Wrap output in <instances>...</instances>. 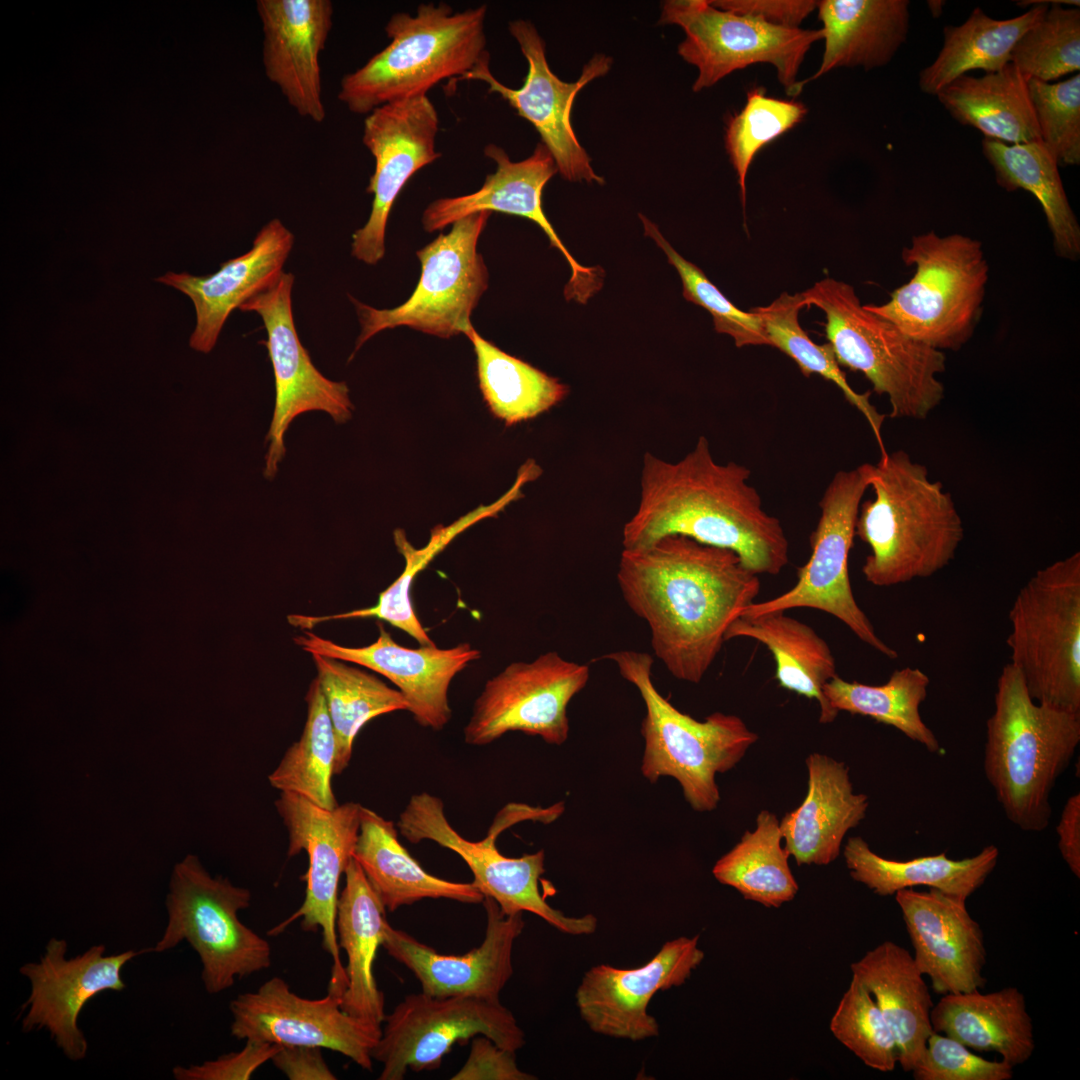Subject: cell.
Instances as JSON below:
<instances>
[{"mask_svg":"<svg viewBox=\"0 0 1080 1080\" xmlns=\"http://www.w3.org/2000/svg\"><path fill=\"white\" fill-rule=\"evenodd\" d=\"M843 856L851 878L879 896L927 886L967 900L995 869L999 850L988 845L978 854L960 860L942 852L898 861L878 855L862 837L855 836L847 840Z\"/></svg>","mask_w":1080,"mask_h":1080,"instance_id":"cell-36","label":"cell"},{"mask_svg":"<svg viewBox=\"0 0 1080 1080\" xmlns=\"http://www.w3.org/2000/svg\"><path fill=\"white\" fill-rule=\"evenodd\" d=\"M1041 141L1059 165L1080 164V74L1058 83L1027 80Z\"/></svg>","mask_w":1080,"mask_h":1080,"instance_id":"cell-52","label":"cell"},{"mask_svg":"<svg viewBox=\"0 0 1080 1080\" xmlns=\"http://www.w3.org/2000/svg\"><path fill=\"white\" fill-rule=\"evenodd\" d=\"M307 719L300 739L285 752L269 775L272 787L300 795L333 809L339 804L332 790L336 741L324 695L315 679L306 695Z\"/></svg>","mask_w":1080,"mask_h":1080,"instance_id":"cell-47","label":"cell"},{"mask_svg":"<svg viewBox=\"0 0 1080 1080\" xmlns=\"http://www.w3.org/2000/svg\"><path fill=\"white\" fill-rule=\"evenodd\" d=\"M386 907L352 858L345 870V886L337 905L336 931L339 948L347 957V986L340 1006L348 1014L382 1025L384 993L378 988L373 965L388 924Z\"/></svg>","mask_w":1080,"mask_h":1080,"instance_id":"cell-34","label":"cell"},{"mask_svg":"<svg viewBox=\"0 0 1080 1080\" xmlns=\"http://www.w3.org/2000/svg\"><path fill=\"white\" fill-rule=\"evenodd\" d=\"M589 666L555 651L531 662H513L489 679L464 728L467 744H489L510 731L563 744L569 735L567 707L587 684Z\"/></svg>","mask_w":1080,"mask_h":1080,"instance_id":"cell-17","label":"cell"},{"mask_svg":"<svg viewBox=\"0 0 1080 1080\" xmlns=\"http://www.w3.org/2000/svg\"><path fill=\"white\" fill-rule=\"evenodd\" d=\"M439 117L427 95L391 102L367 114L362 141L375 161L366 188L373 194L365 225L352 235L351 254L369 265L385 254V232L394 202L409 179L441 154L435 142Z\"/></svg>","mask_w":1080,"mask_h":1080,"instance_id":"cell-21","label":"cell"},{"mask_svg":"<svg viewBox=\"0 0 1080 1080\" xmlns=\"http://www.w3.org/2000/svg\"><path fill=\"white\" fill-rule=\"evenodd\" d=\"M476 354L479 387L490 411L507 425L546 412L569 393L567 385L499 349L470 325L464 332Z\"/></svg>","mask_w":1080,"mask_h":1080,"instance_id":"cell-43","label":"cell"},{"mask_svg":"<svg viewBox=\"0 0 1080 1080\" xmlns=\"http://www.w3.org/2000/svg\"><path fill=\"white\" fill-rule=\"evenodd\" d=\"M486 15V5L454 12L445 3H422L415 16L393 14L385 26L390 43L343 76L339 101L367 115L391 102L425 96L447 78L460 80L489 55Z\"/></svg>","mask_w":1080,"mask_h":1080,"instance_id":"cell-5","label":"cell"},{"mask_svg":"<svg viewBox=\"0 0 1080 1080\" xmlns=\"http://www.w3.org/2000/svg\"><path fill=\"white\" fill-rule=\"evenodd\" d=\"M519 495L518 489L513 487L495 504L480 507L447 527L440 526L433 529L428 544L421 549L414 548L407 540L404 531L396 529L394 531V542L405 559V567L401 575L379 594L378 601L374 606L329 616L293 615V625L311 629L315 625L329 620L377 618L409 634L420 645H435L419 621L411 603L410 592L415 577L459 533L478 520L493 516L510 501L517 499Z\"/></svg>","mask_w":1080,"mask_h":1080,"instance_id":"cell-42","label":"cell"},{"mask_svg":"<svg viewBox=\"0 0 1080 1080\" xmlns=\"http://www.w3.org/2000/svg\"><path fill=\"white\" fill-rule=\"evenodd\" d=\"M491 214L481 211L457 220L449 233L416 252L420 279L401 305L377 309L349 296L361 326L351 357L377 333L400 326L441 338L464 334L488 288V270L477 243Z\"/></svg>","mask_w":1080,"mask_h":1080,"instance_id":"cell-11","label":"cell"},{"mask_svg":"<svg viewBox=\"0 0 1080 1080\" xmlns=\"http://www.w3.org/2000/svg\"><path fill=\"white\" fill-rule=\"evenodd\" d=\"M66 940L51 938L38 962H29L19 969L31 985L23 1008L22 1029L26 1032L46 1029L58 1048L71 1061L86 1057L88 1043L78 1026V1018L86 1003L103 991H122L126 984L122 968L133 958L149 953L126 950L105 955L102 944L89 947L84 953L66 958Z\"/></svg>","mask_w":1080,"mask_h":1080,"instance_id":"cell-22","label":"cell"},{"mask_svg":"<svg viewBox=\"0 0 1080 1080\" xmlns=\"http://www.w3.org/2000/svg\"><path fill=\"white\" fill-rule=\"evenodd\" d=\"M929 676L919 668L895 670L882 685L846 681L838 675L824 686L829 705L837 712L868 716L892 726L930 753H939L941 745L920 714L926 700Z\"/></svg>","mask_w":1080,"mask_h":1080,"instance_id":"cell-45","label":"cell"},{"mask_svg":"<svg viewBox=\"0 0 1080 1080\" xmlns=\"http://www.w3.org/2000/svg\"><path fill=\"white\" fill-rule=\"evenodd\" d=\"M378 628L376 641L363 647L342 646L308 631L294 641L312 655L355 663L383 675L404 695L408 711L419 725L443 729L452 714L450 683L470 662L480 658V651L469 643L447 649L435 645L408 648L396 643L382 624Z\"/></svg>","mask_w":1080,"mask_h":1080,"instance_id":"cell-25","label":"cell"},{"mask_svg":"<svg viewBox=\"0 0 1080 1080\" xmlns=\"http://www.w3.org/2000/svg\"><path fill=\"white\" fill-rule=\"evenodd\" d=\"M960 124L1011 144L1041 141L1027 79L1009 63L981 77L962 75L937 93Z\"/></svg>","mask_w":1080,"mask_h":1080,"instance_id":"cell-39","label":"cell"},{"mask_svg":"<svg viewBox=\"0 0 1080 1080\" xmlns=\"http://www.w3.org/2000/svg\"><path fill=\"white\" fill-rule=\"evenodd\" d=\"M322 1048L314 1046L281 1045L271 1061L290 1080H335L327 1065Z\"/></svg>","mask_w":1080,"mask_h":1080,"instance_id":"cell-57","label":"cell"},{"mask_svg":"<svg viewBox=\"0 0 1080 1080\" xmlns=\"http://www.w3.org/2000/svg\"><path fill=\"white\" fill-rule=\"evenodd\" d=\"M482 903L486 911L485 936L480 946L466 954L438 953L389 923L382 947L414 974L423 993L436 997L499 999L513 975V946L525 922L523 913L506 915L490 897H485Z\"/></svg>","mask_w":1080,"mask_h":1080,"instance_id":"cell-26","label":"cell"},{"mask_svg":"<svg viewBox=\"0 0 1080 1080\" xmlns=\"http://www.w3.org/2000/svg\"><path fill=\"white\" fill-rule=\"evenodd\" d=\"M874 498L860 505L855 536L870 549L867 582L890 587L933 576L954 560L964 539L950 493L903 450L881 454L870 480Z\"/></svg>","mask_w":1080,"mask_h":1080,"instance_id":"cell-3","label":"cell"},{"mask_svg":"<svg viewBox=\"0 0 1080 1080\" xmlns=\"http://www.w3.org/2000/svg\"><path fill=\"white\" fill-rule=\"evenodd\" d=\"M662 24L685 32L679 55L698 69L693 91L709 88L736 70L757 63L772 65L790 97L802 91L800 66L821 29L787 28L715 7L706 0H670L662 6Z\"/></svg>","mask_w":1080,"mask_h":1080,"instance_id":"cell-13","label":"cell"},{"mask_svg":"<svg viewBox=\"0 0 1080 1080\" xmlns=\"http://www.w3.org/2000/svg\"><path fill=\"white\" fill-rule=\"evenodd\" d=\"M397 828L411 843L431 840L457 853L472 871L473 884L485 897L494 899L504 914L530 912L570 935H589L597 929L594 915L567 916L541 895L543 850L510 858L497 850L493 836L478 842L466 840L448 822L441 799L426 792L411 796L399 815Z\"/></svg>","mask_w":1080,"mask_h":1080,"instance_id":"cell-18","label":"cell"},{"mask_svg":"<svg viewBox=\"0 0 1080 1080\" xmlns=\"http://www.w3.org/2000/svg\"><path fill=\"white\" fill-rule=\"evenodd\" d=\"M704 957L699 935L681 936L665 942L640 967L595 965L576 990L579 1014L600 1035L631 1041L657 1037L659 1024L648 1013L651 999L659 991L684 984Z\"/></svg>","mask_w":1080,"mask_h":1080,"instance_id":"cell-23","label":"cell"},{"mask_svg":"<svg viewBox=\"0 0 1080 1080\" xmlns=\"http://www.w3.org/2000/svg\"><path fill=\"white\" fill-rule=\"evenodd\" d=\"M353 858L389 911L426 898L470 904L485 898L473 882H452L426 872L399 842L394 823L363 806Z\"/></svg>","mask_w":1080,"mask_h":1080,"instance_id":"cell-35","label":"cell"},{"mask_svg":"<svg viewBox=\"0 0 1080 1080\" xmlns=\"http://www.w3.org/2000/svg\"><path fill=\"white\" fill-rule=\"evenodd\" d=\"M537 1077L522 1071L516 1062L515 1051L501 1048L490 1038H472L470 1053L452 1080H534Z\"/></svg>","mask_w":1080,"mask_h":1080,"instance_id":"cell-55","label":"cell"},{"mask_svg":"<svg viewBox=\"0 0 1080 1080\" xmlns=\"http://www.w3.org/2000/svg\"><path fill=\"white\" fill-rule=\"evenodd\" d=\"M384 1022L372 1051L373 1060L382 1064L379 1080L437 1069L454 1044L466 1045L477 1035L515 1052L525 1044L523 1030L499 999L409 994Z\"/></svg>","mask_w":1080,"mask_h":1080,"instance_id":"cell-14","label":"cell"},{"mask_svg":"<svg viewBox=\"0 0 1080 1080\" xmlns=\"http://www.w3.org/2000/svg\"><path fill=\"white\" fill-rule=\"evenodd\" d=\"M263 30L262 61L267 78L301 117L321 123L320 54L333 24L329 0H258Z\"/></svg>","mask_w":1080,"mask_h":1080,"instance_id":"cell-28","label":"cell"},{"mask_svg":"<svg viewBox=\"0 0 1080 1080\" xmlns=\"http://www.w3.org/2000/svg\"><path fill=\"white\" fill-rule=\"evenodd\" d=\"M746 637L764 644L775 660L780 687L820 706V723L833 722L838 713L828 703L824 686L837 676L835 658L827 642L807 624L785 611L757 616H738L729 626L725 641Z\"/></svg>","mask_w":1080,"mask_h":1080,"instance_id":"cell-37","label":"cell"},{"mask_svg":"<svg viewBox=\"0 0 1080 1080\" xmlns=\"http://www.w3.org/2000/svg\"><path fill=\"white\" fill-rule=\"evenodd\" d=\"M750 474L736 462L718 463L703 436L676 462L646 453L639 504L622 531L623 549L678 534L733 551L757 575L779 574L789 562V542L780 520L763 508Z\"/></svg>","mask_w":1080,"mask_h":1080,"instance_id":"cell-2","label":"cell"},{"mask_svg":"<svg viewBox=\"0 0 1080 1080\" xmlns=\"http://www.w3.org/2000/svg\"><path fill=\"white\" fill-rule=\"evenodd\" d=\"M808 788L802 803L780 821L784 847L797 865H828L847 832L865 818L869 798L855 793L844 762L820 753L806 759Z\"/></svg>","mask_w":1080,"mask_h":1080,"instance_id":"cell-30","label":"cell"},{"mask_svg":"<svg viewBox=\"0 0 1080 1080\" xmlns=\"http://www.w3.org/2000/svg\"><path fill=\"white\" fill-rule=\"evenodd\" d=\"M293 244L292 232L275 218L259 230L249 251L221 263L216 272L194 276L169 271L155 279L193 302L196 325L189 339L192 349L208 353L214 348L232 311L279 279Z\"/></svg>","mask_w":1080,"mask_h":1080,"instance_id":"cell-29","label":"cell"},{"mask_svg":"<svg viewBox=\"0 0 1080 1080\" xmlns=\"http://www.w3.org/2000/svg\"><path fill=\"white\" fill-rule=\"evenodd\" d=\"M802 294L806 307L824 312L826 337L839 365L861 372L876 393L887 396L890 417L924 420L942 402L943 351L869 311L843 281L826 277Z\"/></svg>","mask_w":1080,"mask_h":1080,"instance_id":"cell-6","label":"cell"},{"mask_svg":"<svg viewBox=\"0 0 1080 1080\" xmlns=\"http://www.w3.org/2000/svg\"><path fill=\"white\" fill-rule=\"evenodd\" d=\"M911 1073L915 1080H1010L1014 1067L1002 1059L987 1060L933 1031Z\"/></svg>","mask_w":1080,"mask_h":1080,"instance_id":"cell-53","label":"cell"},{"mask_svg":"<svg viewBox=\"0 0 1080 1080\" xmlns=\"http://www.w3.org/2000/svg\"><path fill=\"white\" fill-rule=\"evenodd\" d=\"M914 954L935 993L945 995L983 988L987 962L984 933L970 915L966 900L936 889L895 893Z\"/></svg>","mask_w":1080,"mask_h":1080,"instance_id":"cell-27","label":"cell"},{"mask_svg":"<svg viewBox=\"0 0 1080 1080\" xmlns=\"http://www.w3.org/2000/svg\"><path fill=\"white\" fill-rule=\"evenodd\" d=\"M639 217L645 235L656 242L666 254L668 262L676 268L683 285V297L712 315L718 333L731 336L737 347L768 345L760 317L755 311L751 309L746 312L737 308L699 267L683 258L670 245L653 222L642 214Z\"/></svg>","mask_w":1080,"mask_h":1080,"instance_id":"cell-51","label":"cell"},{"mask_svg":"<svg viewBox=\"0 0 1080 1080\" xmlns=\"http://www.w3.org/2000/svg\"><path fill=\"white\" fill-rule=\"evenodd\" d=\"M833 1036L866 1066L891 1072L898 1063L894 1034L871 994L852 978L830 1020Z\"/></svg>","mask_w":1080,"mask_h":1080,"instance_id":"cell-50","label":"cell"},{"mask_svg":"<svg viewBox=\"0 0 1080 1080\" xmlns=\"http://www.w3.org/2000/svg\"><path fill=\"white\" fill-rule=\"evenodd\" d=\"M1051 4L1017 41L1011 63L1028 79L1051 82L1080 70V10Z\"/></svg>","mask_w":1080,"mask_h":1080,"instance_id":"cell-49","label":"cell"},{"mask_svg":"<svg viewBox=\"0 0 1080 1080\" xmlns=\"http://www.w3.org/2000/svg\"><path fill=\"white\" fill-rule=\"evenodd\" d=\"M312 656L335 734L334 773L340 774L350 762L353 742L361 728L377 716L408 710L409 704L398 689L371 673L339 659Z\"/></svg>","mask_w":1080,"mask_h":1080,"instance_id":"cell-44","label":"cell"},{"mask_svg":"<svg viewBox=\"0 0 1080 1080\" xmlns=\"http://www.w3.org/2000/svg\"><path fill=\"white\" fill-rule=\"evenodd\" d=\"M294 275L283 272L268 289L250 298L239 309L255 312L267 332L264 344L273 368L275 404L269 430L263 475L271 480L286 454L285 434L292 421L310 411H323L335 423L347 422L354 410L345 382L332 381L313 364L302 345L292 312Z\"/></svg>","mask_w":1080,"mask_h":1080,"instance_id":"cell-16","label":"cell"},{"mask_svg":"<svg viewBox=\"0 0 1080 1080\" xmlns=\"http://www.w3.org/2000/svg\"><path fill=\"white\" fill-rule=\"evenodd\" d=\"M902 259L912 278L881 305H865L909 337L943 351L961 349L982 314L989 266L982 243L935 231L914 236Z\"/></svg>","mask_w":1080,"mask_h":1080,"instance_id":"cell-8","label":"cell"},{"mask_svg":"<svg viewBox=\"0 0 1080 1080\" xmlns=\"http://www.w3.org/2000/svg\"><path fill=\"white\" fill-rule=\"evenodd\" d=\"M931 1025L969 1049L999 1054L1013 1067L1027 1062L1036 1047L1026 999L1017 987L942 995L931 1010Z\"/></svg>","mask_w":1080,"mask_h":1080,"instance_id":"cell-33","label":"cell"},{"mask_svg":"<svg viewBox=\"0 0 1080 1080\" xmlns=\"http://www.w3.org/2000/svg\"><path fill=\"white\" fill-rule=\"evenodd\" d=\"M601 659L614 662L644 701L642 775L652 783L672 777L695 811L716 809L720 801L716 774L731 770L758 735L736 715L715 712L698 721L679 711L654 686L653 658L647 653L621 650Z\"/></svg>","mask_w":1080,"mask_h":1080,"instance_id":"cell-7","label":"cell"},{"mask_svg":"<svg viewBox=\"0 0 1080 1080\" xmlns=\"http://www.w3.org/2000/svg\"><path fill=\"white\" fill-rule=\"evenodd\" d=\"M281 1045L246 1040L237 1052H230L201 1064L176 1066L172 1069L177 1080H249Z\"/></svg>","mask_w":1080,"mask_h":1080,"instance_id":"cell-54","label":"cell"},{"mask_svg":"<svg viewBox=\"0 0 1080 1080\" xmlns=\"http://www.w3.org/2000/svg\"><path fill=\"white\" fill-rule=\"evenodd\" d=\"M824 51L821 64L799 88L839 67L870 70L889 63L909 30L907 0H821Z\"/></svg>","mask_w":1080,"mask_h":1080,"instance_id":"cell-32","label":"cell"},{"mask_svg":"<svg viewBox=\"0 0 1080 1080\" xmlns=\"http://www.w3.org/2000/svg\"><path fill=\"white\" fill-rule=\"evenodd\" d=\"M509 31L517 41L528 63V73L522 87L510 88L496 79L484 57L460 80H480L488 85L489 93L499 94L518 113L528 120L550 151L561 176L571 182L604 183L591 166V159L579 143L571 124V110L578 92L592 80L610 70L612 59L596 54L584 67L575 82H564L550 69L545 43L535 26L527 20L509 22Z\"/></svg>","mask_w":1080,"mask_h":1080,"instance_id":"cell-19","label":"cell"},{"mask_svg":"<svg viewBox=\"0 0 1080 1080\" xmlns=\"http://www.w3.org/2000/svg\"><path fill=\"white\" fill-rule=\"evenodd\" d=\"M617 581L627 605L647 622L656 657L690 683L702 680L730 624L761 588L733 551L678 534L623 549Z\"/></svg>","mask_w":1080,"mask_h":1080,"instance_id":"cell-1","label":"cell"},{"mask_svg":"<svg viewBox=\"0 0 1080 1080\" xmlns=\"http://www.w3.org/2000/svg\"><path fill=\"white\" fill-rule=\"evenodd\" d=\"M275 805L288 830V856L305 851L309 865L301 877L306 882L303 903L268 934L276 936L299 919L304 932L321 930L323 949L333 960L327 992L341 997L347 986V976L336 931L338 885L353 858L362 806L346 802L325 809L290 792H281Z\"/></svg>","mask_w":1080,"mask_h":1080,"instance_id":"cell-15","label":"cell"},{"mask_svg":"<svg viewBox=\"0 0 1080 1080\" xmlns=\"http://www.w3.org/2000/svg\"><path fill=\"white\" fill-rule=\"evenodd\" d=\"M1020 7H1032L1010 19H994L976 7L958 26L944 27V42L934 62L922 69L919 87L923 93L937 95L956 78L972 70L997 72L1011 63V53L1021 36L1054 3L1079 6L1076 0L1018 1Z\"/></svg>","mask_w":1080,"mask_h":1080,"instance_id":"cell-38","label":"cell"},{"mask_svg":"<svg viewBox=\"0 0 1080 1080\" xmlns=\"http://www.w3.org/2000/svg\"><path fill=\"white\" fill-rule=\"evenodd\" d=\"M251 893L228 878L212 876L188 854L170 876L167 925L150 952H165L186 941L198 954L205 990L218 994L243 977L271 966L269 942L239 919Z\"/></svg>","mask_w":1080,"mask_h":1080,"instance_id":"cell-9","label":"cell"},{"mask_svg":"<svg viewBox=\"0 0 1080 1080\" xmlns=\"http://www.w3.org/2000/svg\"><path fill=\"white\" fill-rule=\"evenodd\" d=\"M229 1007L230 1033L239 1040L329 1049L372 1070V1051L382 1027L348 1014L331 993L320 999L303 998L276 976L256 991L239 994Z\"/></svg>","mask_w":1080,"mask_h":1080,"instance_id":"cell-20","label":"cell"},{"mask_svg":"<svg viewBox=\"0 0 1080 1080\" xmlns=\"http://www.w3.org/2000/svg\"><path fill=\"white\" fill-rule=\"evenodd\" d=\"M982 151L994 170L996 182L1003 189H1023L1038 200L1056 254L1077 260L1080 256V226L1065 193L1054 154L1042 141L1007 144L991 138H984Z\"/></svg>","mask_w":1080,"mask_h":1080,"instance_id":"cell-40","label":"cell"},{"mask_svg":"<svg viewBox=\"0 0 1080 1080\" xmlns=\"http://www.w3.org/2000/svg\"><path fill=\"white\" fill-rule=\"evenodd\" d=\"M484 154L496 164L495 172L487 175L482 187L471 194L439 198L430 203L422 215L423 228L427 232L442 230L463 217L481 211L527 218L542 229L551 246L563 254L570 266L571 277L564 288L566 300L587 303L601 289L604 271L600 267L580 265L544 213V187L558 172L550 151L538 143L528 158L515 162L503 148L489 144L484 148Z\"/></svg>","mask_w":1080,"mask_h":1080,"instance_id":"cell-24","label":"cell"},{"mask_svg":"<svg viewBox=\"0 0 1080 1080\" xmlns=\"http://www.w3.org/2000/svg\"><path fill=\"white\" fill-rule=\"evenodd\" d=\"M780 822L775 814L762 810L756 828L746 831L740 841L713 866L721 884L737 890L746 900L768 908H779L793 900L799 886L789 866V853L782 845Z\"/></svg>","mask_w":1080,"mask_h":1080,"instance_id":"cell-41","label":"cell"},{"mask_svg":"<svg viewBox=\"0 0 1080 1080\" xmlns=\"http://www.w3.org/2000/svg\"><path fill=\"white\" fill-rule=\"evenodd\" d=\"M720 9L757 18L768 24L799 28L817 9L815 0H720L711 1Z\"/></svg>","mask_w":1080,"mask_h":1080,"instance_id":"cell-56","label":"cell"},{"mask_svg":"<svg viewBox=\"0 0 1080 1080\" xmlns=\"http://www.w3.org/2000/svg\"><path fill=\"white\" fill-rule=\"evenodd\" d=\"M1059 852L1074 876L1080 878V794L1071 795L1056 826Z\"/></svg>","mask_w":1080,"mask_h":1080,"instance_id":"cell-58","label":"cell"},{"mask_svg":"<svg viewBox=\"0 0 1080 1080\" xmlns=\"http://www.w3.org/2000/svg\"><path fill=\"white\" fill-rule=\"evenodd\" d=\"M803 307H806V302L802 292H784L769 305L752 310L760 317L768 345L790 357L804 376L817 374L834 383L846 400L864 416L881 453L885 452L881 435L885 415L870 403V392L858 393L850 386L830 343L819 345L802 329L798 317Z\"/></svg>","mask_w":1080,"mask_h":1080,"instance_id":"cell-46","label":"cell"},{"mask_svg":"<svg viewBox=\"0 0 1080 1080\" xmlns=\"http://www.w3.org/2000/svg\"><path fill=\"white\" fill-rule=\"evenodd\" d=\"M872 464L838 471L819 502L820 517L810 536L811 555L798 568L797 582L781 595L753 602L739 616H757L793 608H812L844 623L862 642L895 659L896 650L875 632L868 616L857 604L848 572V558L855 537L861 500L870 487Z\"/></svg>","mask_w":1080,"mask_h":1080,"instance_id":"cell-12","label":"cell"},{"mask_svg":"<svg viewBox=\"0 0 1080 1080\" xmlns=\"http://www.w3.org/2000/svg\"><path fill=\"white\" fill-rule=\"evenodd\" d=\"M807 111L800 101L769 97L764 88L754 87L747 92L741 111L729 118L725 147L737 175L743 207L753 159L764 146L800 123Z\"/></svg>","mask_w":1080,"mask_h":1080,"instance_id":"cell-48","label":"cell"},{"mask_svg":"<svg viewBox=\"0 0 1080 1080\" xmlns=\"http://www.w3.org/2000/svg\"><path fill=\"white\" fill-rule=\"evenodd\" d=\"M852 978L871 994L889 1024L898 1049V1063L911 1072L933 1029L934 1006L924 975L912 954L886 940L850 965Z\"/></svg>","mask_w":1080,"mask_h":1080,"instance_id":"cell-31","label":"cell"},{"mask_svg":"<svg viewBox=\"0 0 1080 1080\" xmlns=\"http://www.w3.org/2000/svg\"><path fill=\"white\" fill-rule=\"evenodd\" d=\"M1008 618L1010 663L1031 698L1080 713V552L1039 569Z\"/></svg>","mask_w":1080,"mask_h":1080,"instance_id":"cell-10","label":"cell"},{"mask_svg":"<svg viewBox=\"0 0 1080 1080\" xmlns=\"http://www.w3.org/2000/svg\"><path fill=\"white\" fill-rule=\"evenodd\" d=\"M944 3V1H928L929 10L934 17L941 15Z\"/></svg>","mask_w":1080,"mask_h":1080,"instance_id":"cell-59","label":"cell"},{"mask_svg":"<svg viewBox=\"0 0 1080 1080\" xmlns=\"http://www.w3.org/2000/svg\"><path fill=\"white\" fill-rule=\"evenodd\" d=\"M1080 743V713L1034 701L1011 663L986 721L984 773L1007 819L1027 832L1050 822V796Z\"/></svg>","mask_w":1080,"mask_h":1080,"instance_id":"cell-4","label":"cell"}]
</instances>
